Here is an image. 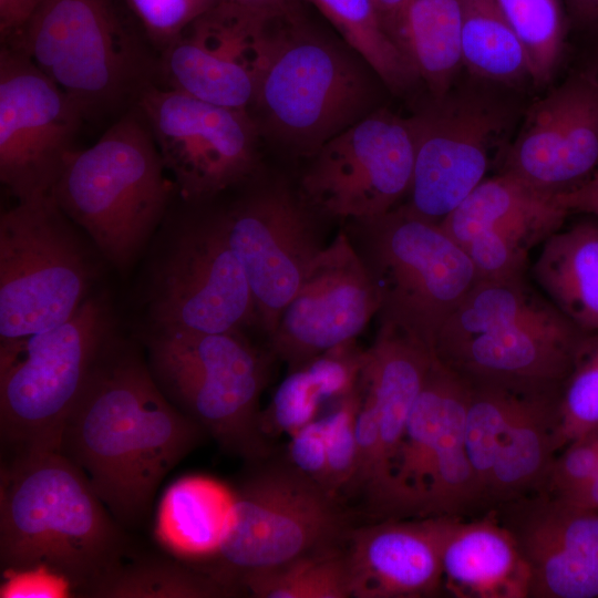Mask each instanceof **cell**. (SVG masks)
<instances>
[{"mask_svg": "<svg viewBox=\"0 0 598 598\" xmlns=\"http://www.w3.org/2000/svg\"><path fill=\"white\" fill-rule=\"evenodd\" d=\"M396 42L433 96L445 95L463 64L461 0H411Z\"/></svg>", "mask_w": 598, "mask_h": 598, "instance_id": "f1b7e54d", "label": "cell"}, {"mask_svg": "<svg viewBox=\"0 0 598 598\" xmlns=\"http://www.w3.org/2000/svg\"><path fill=\"white\" fill-rule=\"evenodd\" d=\"M471 381L457 372L450 390L440 437L431 462L420 516H461L484 504L464 441Z\"/></svg>", "mask_w": 598, "mask_h": 598, "instance_id": "f546056e", "label": "cell"}, {"mask_svg": "<svg viewBox=\"0 0 598 598\" xmlns=\"http://www.w3.org/2000/svg\"><path fill=\"white\" fill-rule=\"evenodd\" d=\"M135 102L188 204L207 202L252 175L260 130L248 110L210 104L154 82Z\"/></svg>", "mask_w": 598, "mask_h": 598, "instance_id": "4fadbf2b", "label": "cell"}, {"mask_svg": "<svg viewBox=\"0 0 598 598\" xmlns=\"http://www.w3.org/2000/svg\"><path fill=\"white\" fill-rule=\"evenodd\" d=\"M4 575L6 581L1 586L4 598H55L66 596L70 590L64 581L42 570Z\"/></svg>", "mask_w": 598, "mask_h": 598, "instance_id": "f6af8a7d", "label": "cell"}, {"mask_svg": "<svg viewBox=\"0 0 598 598\" xmlns=\"http://www.w3.org/2000/svg\"><path fill=\"white\" fill-rule=\"evenodd\" d=\"M219 0H126L145 33L161 51L193 23L210 12Z\"/></svg>", "mask_w": 598, "mask_h": 598, "instance_id": "b9f144b4", "label": "cell"}, {"mask_svg": "<svg viewBox=\"0 0 598 598\" xmlns=\"http://www.w3.org/2000/svg\"><path fill=\"white\" fill-rule=\"evenodd\" d=\"M343 528L334 496L291 467L255 473L234 491L227 530L209 571L235 589L250 571L331 548Z\"/></svg>", "mask_w": 598, "mask_h": 598, "instance_id": "8fae6325", "label": "cell"}, {"mask_svg": "<svg viewBox=\"0 0 598 598\" xmlns=\"http://www.w3.org/2000/svg\"><path fill=\"white\" fill-rule=\"evenodd\" d=\"M598 426V332L587 333L563 382L556 405V453Z\"/></svg>", "mask_w": 598, "mask_h": 598, "instance_id": "74e56055", "label": "cell"}, {"mask_svg": "<svg viewBox=\"0 0 598 598\" xmlns=\"http://www.w3.org/2000/svg\"><path fill=\"white\" fill-rule=\"evenodd\" d=\"M379 295L355 246L340 231L322 247L269 337L297 370L313 358L353 342L378 315Z\"/></svg>", "mask_w": 598, "mask_h": 598, "instance_id": "e0dca14e", "label": "cell"}, {"mask_svg": "<svg viewBox=\"0 0 598 598\" xmlns=\"http://www.w3.org/2000/svg\"><path fill=\"white\" fill-rule=\"evenodd\" d=\"M523 389L498 382L471 381L464 441L484 503H487L499 445Z\"/></svg>", "mask_w": 598, "mask_h": 598, "instance_id": "d590c367", "label": "cell"}, {"mask_svg": "<svg viewBox=\"0 0 598 598\" xmlns=\"http://www.w3.org/2000/svg\"><path fill=\"white\" fill-rule=\"evenodd\" d=\"M85 120L21 50L0 51V179L23 202L51 194Z\"/></svg>", "mask_w": 598, "mask_h": 598, "instance_id": "9a60e30c", "label": "cell"}, {"mask_svg": "<svg viewBox=\"0 0 598 598\" xmlns=\"http://www.w3.org/2000/svg\"><path fill=\"white\" fill-rule=\"evenodd\" d=\"M457 372L436 355L411 409L380 508L386 515H420L446 400Z\"/></svg>", "mask_w": 598, "mask_h": 598, "instance_id": "4316f807", "label": "cell"}, {"mask_svg": "<svg viewBox=\"0 0 598 598\" xmlns=\"http://www.w3.org/2000/svg\"><path fill=\"white\" fill-rule=\"evenodd\" d=\"M558 204L569 213L598 217V169L576 186L556 194Z\"/></svg>", "mask_w": 598, "mask_h": 598, "instance_id": "7dc6e473", "label": "cell"}, {"mask_svg": "<svg viewBox=\"0 0 598 598\" xmlns=\"http://www.w3.org/2000/svg\"><path fill=\"white\" fill-rule=\"evenodd\" d=\"M322 403L305 368L290 371L269 405L260 411V430L265 436L291 435L316 420Z\"/></svg>", "mask_w": 598, "mask_h": 598, "instance_id": "ab89813d", "label": "cell"}, {"mask_svg": "<svg viewBox=\"0 0 598 598\" xmlns=\"http://www.w3.org/2000/svg\"><path fill=\"white\" fill-rule=\"evenodd\" d=\"M559 389L525 388L499 445L487 503L506 505L540 492L555 458Z\"/></svg>", "mask_w": 598, "mask_h": 598, "instance_id": "d4e9b609", "label": "cell"}, {"mask_svg": "<svg viewBox=\"0 0 598 598\" xmlns=\"http://www.w3.org/2000/svg\"><path fill=\"white\" fill-rule=\"evenodd\" d=\"M518 38L536 83L548 81L560 59L565 23L560 0H496Z\"/></svg>", "mask_w": 598, "mask_h": 598, "instance_id": "8d00e7d4", "label": "cell"}, {"mask_svg": "<svg viewBox=\"0 0 598 598\" xmlns=\"http://www.w3.org/2000/svg\"><path fill=\"white\" fill-rule=\"evenodd\" d=\"M567 215L556 194L502 172L482 181L440 224L460 246L489 230L517 233L537 244L557 231Z\"/></svg>", "mask_w": 598, "mask_h": 598, "instance_id": "cb8c5ba5", "label": "cell"}, {"mask_svg": "<svg viewBox=\"0 0 598 598\" xmlns=\"http://www.w3.org/2000/svg\"><path fill=\"white\" fill-rule=\"evenodd\" d=\"M392 91L419 79L402 48L383 27L372 0H308Z\"/></svg>", "mask_w": 598, "mask_h": 598, "instance_id": "d6a6232c", "label": "cell"}, {"mask_svg": "<svg viewBox=\"0 0 598 598\" xmlns=\"http://www.w3.org/2000/svg\"><path fill=\"white\" fill-rule=\"evenodd\" d=\"M412 120L415 158L405 206L441 223L485 179L505 117L477 96L447 92Z\"/></svg>", "mask_w": 598, "mask_h": 598, "instance_id": "ac0fdd59", "label": "cell"}, {"mask_svg": "<svg viewBox=\"0 0 598 598\" xmlns=\"http://www.w3.org/2000/svg\"><path fill=\"white\" fill-rule=\"evenodd\" d=\"M96 267L75 224L51 194L0 216V340L69 320L91 296Z\"/></svg>", "mask_w": 598, "mask_h": 598, "instance_id": "30bf717a", "label": "cell"}, {"mask_svg": "<svg viewBox=\"0 0 598 598\" xmlns=\"http://www.w3.org/2000/svg\"><path fill=\"white\" fill-rule=\"evenodd\" d=\"M234 491L217 480L190 475L171 484L158 506L155 536L175 558L212 560L225 537Z\"/></svg>", "mask_w": 598, "mask_h": 598, "instance_id": "484cf974", "label": "cell"}, {"mask_svg": "<svg viewBox=\"0 0 598 598\" xmlns=\"http://www.w3.org/2000/svg\"><path fill=\"white\" fill-rule=\"evenodd\" d=\"M145 344L151 372L176 408L228 452L249 461L268 455L258 408L265 361L240 331L151 329Z\"/></svg>", "mask_w": 598, "mask_h": 598, "instance_id": "52a82bcc", "label": "cell"}, {"mask_svg": "<svg viewBox=\"0 0 598 598\" xmlns=\"http://www.w3.org/2000/svg\"><path fill=\"white\" fill-rule=\"evenodd\" d=\"M573 16L581 23L598 27V0H566Z\"/></svg>", "mask_w": 598, "mask_h": 598, "instance_id": "816d5d0a", "label": "cell"}, {"mask_svg": "<svg viewBox=\"0 0 598 598\" xmlns=\"http://www.w3.org/2000/svg\"><path fill=\"white\" fill-rule=\"evenodd\" d=\"M311 157L300 193L309 208L354 223L378 218L394 209L410 190L413 120L386 110L369 113Z\"/></svg>", "mask_w": 598, "mask_h": 598, "instance_id": "5bb4252c", "label": "cell"}, {"mask_svg": "<svg viewBox=\"0 0 598 598\" xmlns=\"http://www.w3.org/2000/svg\"><path fill=\"white\" fill-rule=\"evenodd\" d=\"M42 0H0V33L2 42L16 35Z\"/></svg>", "mask_w": 598, "mask_h": 598, "instance_id": "c3c4849f", "label": "cell"}, {"mask_svg": "<svg viewBox=\"0 0 598 598\" xmlns=\"http://www.w3.org/2000/svg\"><path fill=\"white\" fill-rule=\"evenodd\" d=\"M516 503L598 571V512L565 506L542 493Z\"/></svg>", "mask_w": 598, "mask_h": 598, "instance_id": "f35d334b", "label": "cell"}, {"mask_svg": "<svg viewBox=\"0 0 598 598\" xmlns=\"http://www.w3.org/2000/svg\"><path fill=\"white\" fill-rule=\"evenodd\" d=\"M258 598H347L350 596L346 554L319 550L285 565L250 571L239 578Z\"/></svg>", "mask_w": 598, "mask_h": 598, "instance_id": "e575fe53", "label": "cell"}, {"mask_svg": "<svg viewBox=\"0 0 598 598\" xmlns=\"http://www.w3.org/2000/svg\"><path fill=\"white\" fill-rule=\"evenodd\" d=\"M137 111L66 158L51 195L99 252L126 271L163 224L177 190Z\"/></svg>", "mask_w": 598, "mask_h": 598, "instance_id": "3957f363", "label": "cell"}, {"mask_svg": "<svg viewBox=\"0 0 598 598\" xmlns=\"http://www.w3.org/2000/svg\"><path fill=\"white\" fill-rule=\"evenodd\" d=\"M288 454L295 470L328 492V455L321 419H316L290 435Z\"/></svg>", "mask_w": 598, "mask_h": 598, "instance_id": "ee69618b", "label": "cell"}, {"mask_svg": "<svg viewBox=\"0 0 598 598\" xmlns=\"http://www.w3.org/2000/svg\"><path fill=\"white\" fill-rule=\"evenodd\" d=\"M4 44L25 53L85 120L135 102L157 69L124 29L111 0H42Z\"/></svg>", "mask_w": 598, "mask_h": 598, "instance_id": "9c48e42d", "label": "cell"}, {"mask_svg": "<svg viewBox=\"0 0 598 598\" xmlns=\"http://www.w3.org/2000/svg\"><path fill=\"white\" fill-rule=\"evenodd\" d=\"M350 596L433 597L443 589L437 517L353 529L346 553Z\"/></svg>", "mask_w": 598, "mask_h": 598, "instance_id": "44dd1931", "label": "cell"}, {"mask_svg": "<svg viewBox=\"0 0 598 598\" xmlns=\"http://www.w3.org/2000/svg\"><path fill=\"white\" fill-rule=\"evenodd\" d=\"M586 334L522 278L478 280L442 327L434 353L470 381L560 389Z\"/></svg>", "mask_w": 598, "mask_h": 598, "instance_id": "277c9868", "label": "cell"}, {"mask_svg": "<svg viewBox=\"0 0 598 598\" xmlns=\"http://www.w3.org/2000/svg\"><path fill=\"white\" fill-rule=\"evenodd\" d=\"M204 432L167 399L148 364L113 341L69 414L60 452L118 523L136 525Z\"/></svg>", "mask_w": 598, "mask_h": 598, "instance_id": "6da1fadb", "label": "cell"}, {"mask_svg": "<svg viewBox=\"0 0 598 598\" xmlns=\"http://www.w3.org/2000/svg\"><path fill=\"white\" fill-rule=\"evenodd\" d=\"M410 1L411 0H372L383 27L395 42L400 21Z\"/></svg>", "mask_w": 598, "mask_h": 598, "instance_id": "f907efd6", "label": "cell"}, {"mask_svg": "<svg viewBox=\"0 0 598 598\" xmlns=\"http://www.w3.org/2000/svg\"><path fill=\"white\" fill-rule=\"evenodd\" d=\"M550 498L565 506L598 512V474L582 486Z\"/></svg>", "mask_w": 598, "mask_h": 598, "instance_id": "681fc988", "label": "cell"}, {"mask_svg": "<svg viewBox=\"0 0 598 598\" xmlns=\"http://www.w3.org/2000/svg\"><path fill=\"white\" fill-rule=\"evenodd\" d=\"M502 520L514 533L530 571L529 598H598V571L533 519L517 503Z\"/></svg>", "mask_w": 598, "mask_h": 598, "instance_id": "4dcf8cb0", "label": "cell"}, {"mask_svg": "<svg viewBox=\"0 0 598 598\" xmlns=\"http://www.w3.org/2000/svg\"><path fill=\"white\" fill-rule=\"evenodd\" d=\"M434 357V351L420 339L388 323H380L374 342L364 351L359 389L373 404L381 431L380 483L371 499L378 512L389 488L409 414Z\"/></svg>", "mask_w": 598, "mask_h": 598, "instance_id": "603a6c76", "label": "cell"}, {"mask_svg": "<svg viewBox=\"0 0 598 598\" xmlns=\"http://www.w3.org/2000/svg\"><path fill=\"white\" fill-rule=\"evenodd\" d=\"M269 45L267 23L210 11L161 51L157 71L167 87L249 111Z\"/></svg>", "mask_w": 598, "mask_h": 598, "instance_id": "ffe728a7", "label": "cell"}, {"mask_svg": "<svg viewBox=\"0 0 598 598\" xmlns=\"http://www.w3.org/2000/svg\"><path fill=\"white\" fill-rule=\"evenodd\" d=\"M549 301L577 328L598 332V224L581 221L553 233L534 265Z\"/></svg>", "mask_w": 598, "mask_h": 598, "instance_id": "83f0119b", "label": "cell"}, {"mask_svg": "<svg viewBox=\"0 0 598 598\" xmlns=\"http://www.w3.org/2000/svg\"><path fill=\"white\" fill-rule=\"evenodd\" d=\"M221 215L250 287L257 322L270 337L322 249L309 206L278 184L249 194Z\"/></svg>", "mask_w": 598, "mask_h": 598, "instance_id": "2e32d148", "label": "cell"}, {"mask_svg": "<svg viewBox=\"0 0 598 598\" xmlns=\"http://www.w3.org/2000/svg\"><path fill=\"white\" fill-rule=\"evenodd\" d=\"M146 306L156 330L221 333L257 322L221 213L188 217L173 228L153 262Z\"/></svg>", "mask_w": 598, "mask_h": 598, "instance_id": "7c38bea8", "label": "cell"}, {"mask_svg": "<svg viewBox=\"0 0 598 598\" xmlns=\"http://www.w3.org/2000/svg\"><path fill=\"white\" fill-rule=\"evenodd\" d=\"M361 402L358 388L337 402V406L321 417L328 455V492L336 497L338 492L350 487L355 471V420Z\"/></svg>", "mask_w": 598, "mask_h": 598, "instance_id": "60d3db41", "label": "cell"}, {"mask_svg": "<svg viewBox=\"0 0 598 598\" xmlns=\"http://www.w3.org/2000/svg\"><path fill=\"white\" fill-rule=\"evenodd\" d=\"M215 8L247 18L275 19L301 14L298 0H219Z\"/></svg>", "mask_w": 598, "mask_h": 598, "instance_id": "bcb514c9", "label": "cell"}, {"mask_svg": "<svg viewBox=\"0 0 598 598\" xmlns=\"http://www.w3.org/2000/svg\"><path fill=\"white\" fill-rule=\"evenodd\" d=\"M123 559L95 585L90 597L210 598L235 592L207 571L173 556H144L128 563Z\"/></svg>", "mask_w": 598, "mask_h": 598, "instance_id": "1f68e13d", "label": "cell"}, {"mask_svg": "<svg viewBox=\"0 0 598 598\" xmlns=\"http://www.w3.org/2000/svg\"><path fill=\"white\" fill-rule=\"evenodd\" d=\"M127 540L84 472L60 451L13 454L0 476V563L42 570L90 596Z\"/></svg>", "mask_w": 598, "mask_h": 598, "instance_id": "7a4b0ae2", "label": "cell"}, {"mask_svg": "<svg viewBox=\"0 0 598 598\" xmlns=\"http://www.w3.org/2000/svg\"><path fill=\"white\" fill-rule=\"evenodd\" d=\"M437 519L443 589L456 598H529L528 564L496 511Z\"/></svg>", "mask_w": 598, "mask_h": 598, "instance_id": "7402d4cb", "label": "cell"}, {"mask_svg": "<svg viewBox=\"0 0 598 598\" xmlns=\"http://www.w3.org/2000/svg\"><path fill=\"white\" fill-rule=\"evenodd\" d=\"M370 100L357 62L298 14L279 22L250 109L259 130L312 156L365 116Z\"/></svg>", "mask_w": 598, "mask_h": 598, "instance_id": "8992f818", "label": "cell"}, {"mask_svg": "<svg viewBox=\"0 0 598 598\" xmlns=\"http://www.w3.org/2000/svg\"><path fill=\"white\" fill-rule=\"evenodd\" d=\"M463 64L499 82L529 76L525 51L496 0H461Z\"/></svg>", "mask_w": 598, "mask_h": 598, "instance_id": "836d02e7", "label": "cell"}, {"mask_svg": "<svg viewBox=\"0 0 598 598\" xmlns=\"http://www.w3.org/2000/svg\"><path fill=\"white\" fill-rule=\"evenodd\" d=\"M113 334L109 300L91 295L65 322L0 340V434L12 455L60 451L69 414Z\"/></svg>", "mask_w": 598, "mask_h": 598, "instance_id": "5b68a950", "label": "cell"}, {"mask_svg": "<svg viewBox=\"0 0 598 598\" xmlns=\"http://www.w3.org/2000/svg\"><path fill=\"white\" fill-rule=\"evenodd\" d=\"M598 474V426L570 442L555 456L539 493L557 497Z\"/></svg>", "mask_w": 598, "mask_h": 598, "instance_id": "7bdbcfd3", "label": "cell"}, {"mask_svg": "<svg viewBox=\"0 0 598 598\" xmlns=\"http://www.w3.org/2000/svg\"><path fill=\"white\" fill-rule=\"evenodd\" d=\"M355 225V248L379 295L380 323L434 351L442 327L478 281L471 258L440 223L405 205Z\"/></svg>", "mask_w": 598, "mask_h": 598, "instance_id": "ba28073f", "label": "cell"}, {"mask_svg": "<svg viewBox=\"0 0 598 598\" xmlns=\"http://www.w3.org/2000/svg\"><path fill=\"white\" fill-rule=\"evenodd\" d=\"M597 169L598 75L585 71L533 105L507 152L503 172L558 194Z\"/></svg>", "mask_w": 598, "mask_h": 598, "instance_id": "d6986e66", "label": "cell"}]
</instances>
